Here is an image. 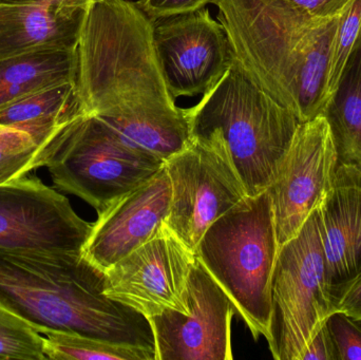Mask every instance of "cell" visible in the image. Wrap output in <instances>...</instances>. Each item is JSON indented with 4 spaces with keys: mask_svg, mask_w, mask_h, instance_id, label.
Masks as SVG:
<instances>
[{
    "mask_svg": "<svg viewBox=\"0 0 361 360\" xmlns=\"http://www.w3.org/2000/svg\"><path fill=\"white\" fill-rule=\"evenodd\" d=\"M326 327L336 347L338 360H361V323L343 311H335Z\"/></svg>",
    "mask_w": 361,
    "mask_h": 360,
    "instance_id": "25",
    "label": "cell"
},
{
    "mask_svg": "<svg viewBox=\"0 0 361 360\" xmlns=\"http://www.w3.org/2000/svg\"><path fill=\"white\" fill-rule=\"evenodd\" d=\"M44 148L23 131L12 128L0 131V184L44 167Z\"/></svg>",
    "mask_w": 361,
    "mask_h": 360,
    "instance_id": "22",
    "label": "cell"
},
{
    "mask_svg": "<svg viewBox=\"0 0 361 360\" xmlns=\"http://www.w3.org/2000/svg\"><path fill=\"white\" fill-rule=\"evenodd\" d=\"M337 311H343L361 323V276L345 294Z\"/></svg>",
    "mask_w": 361,
    "mask_h": 360,
    "instance_id": "28",
    "label": "cell"
},
{
    "mask_svg": "<svg viewBox=\"0 0 361 360\" xmlns=\"http://www.w3.org/2000/svg\"><path fill=\"white\" fill-rule=\"evenodd\" d=\"M235 309L195 257L188 283V313L165 311L148 318L157 360H231Z\"/></svg>",
    "mask_w": 361,
    "mask_h": 360,
    "instance_id": "12",
    "label": "cell"
},
{
    "mask_svg": "<svg viewBox=\"0 0 361 360\" xmlns=\"http://www.w3.org/2000/svg\"><path fill=\"white\" fill-rule=\"evenodd\" d=\"M319 207L278 251L267 340L276 360H300L307 345L336 311L326 285Z\"/></svg>",
    "mask_w": 361,
    "mask_h": 360,
    "instance_id": "6",
    "label": "cell"
},
{
    "mask_svg": "<svg viewBox=\"0 0 361 360\" xmlns=\"http://www.w3.org/2000/svg\"><path fill=\"white\" fill-rule=\"evenodd\" d=\"M92 226L38 178L0 184V252L82 253Z\"/></svg>",
    "mask_w": 361,
    "mask_h": 360,
    "instance_id": "8",
    "label": "cell"
},
{
    "mask_svg": "<svg viewBox=\"0 0 361 360\" xmlns=\"http://www.w3.org/2000/svg\"><path fill=\"white\" fill-rule=\"evenodd\" d=\"M89 4L44 0L0 6V58L39 51L76 50Z\"/></svg>",
    "mask_w": 361,
    "mask_h": 360,
    "instance_id": "16",
    "label": "cell"
},
{
    "mask_svg": "<svg viewBox=\"0 0 361 360\" xmlns=\"http://www.w3.org/2000/svg\"><path fill=\"white\" fill-rule=\"evenodd\" d=\"M171 200V180L164 165L152 179L99 213L82 255L105 272L162 230Z\"/></svg>",
    "mask_w": 361,
    "mask_h": 360,
    "instance_id": "13",
    "label": "cell"
},
{
    "mask_svg": "<svg viewBox=\"0 0 361 360\" xmlns=\"http://www.w3.org/2000/svg\"><path fill=\"white\" fill-rule=\"evenodd\" d=\"M361 32V0H351L339 17L329 67L328 103L336 91Z\"/></svg>",
    "mask_w": 361,
    "mask_h": 360,
    "instance_id": "24",
    "label": "cell"
},
{
    "mask_svg": "<svg viewBox=\"0 0 361 360\" xmlns=\"http://www.w3.org/2000/svg\"><path fill=\"white\" fill-rule=\"evenodd\" d=\"M44 163L56 190L78 197L99 213L166 162L129 145L97 116L82 113L47 146Z\"/></svg>",
    "mask_w": 361,
    "mask_h": 360,
    "instance_id": "5",
    "label": "cell"
},
{
    "mask_svg": "<svg viewBox=\"0 0 361 360\" xmlns=\"http://www.w3.org/2000/svg\"><path fill=\"white\" fill-rule=\"evenodd\" d=\"M337 167L338 154L326 116L300 123L267 190L279 249L300 232L326 200Z\"/></svg>",
    "mask_w": 361,
    "mask_h": 360,
    "instance_id": "9",
    "label": "cell"
},
{
    "mask_svg": "<svg viewBox=\"0 0 361 360\" xmlns=\"http://www.w3.org/2000/svg\"><path fill=\"white\" fill-rule=\"evenodd\" d=\"M82 110L129 145L169 161L192 144L159 66L152 21L135 2L91 0L76 46Z\"/></svg>",
    "mask_w": 361,
    "mask_h": 360,
    "instance_id": "1",
    "label": "cell"
},
{
    "mask_svg": "<svg viewBox=\"0 0 361 360\" xmlns=\"http://www.w3.org/2000/svg\"><path fill=\"white\" fill-rule=\"evenodd\" d=\"M171 186L166 226L195 254L206 230L248 198L231 162L192 142L165 163Z\"/></svg>",
    "mask_w": 361,
    "mask_h": 360,
    "instance_id": "7",
    "label": "cell"
},
{
    "mask_svg": "<svg viewBox=\"0 0 361 360\" xmlns=\"http://www.w3.org/2000/svg\"><path fill=\"white\" fill-rule=\"evenodd\" d=\"M152 21L159 66L175 99L207 92L235 61L226 30L206 8Z\"/></svg>",
    "mask_w": 361,
    "mask_h": 360,
    "instance_id": "11",
    "label": "cell"
},
{
    "mask_svg": "<svg viewBox=\"0 0 361 360\" xmlns=\"http://www.w3.org/2000/svg\"><path fill=\"white\" fill-rule=\"evenodd\" d=\"M82 113L85 112L75 82H63L27 95L0 110V126L27 133L46 150L59 130Z\"/></svg>",
    "mask_w": 361,
    "mask_h": 360,
    "instance_id": "18",
    "label": "cell"
},
{
    "mask_svg": "<svg viewBox=\"0 0 361 360\" xmlns=\"http://www.w3.org/2000/svg\"><path fill=\"white\" fill-rule=\"evenodd\" d=\"M351 0H214L219 14L269 48L288 49L326 21L341 16Z\"/></svg>",
    "mask_w": 361,
    "mask_h": 360,
    "instance_id": "15",
    "label": "cell"
},
{
    "mask_svg": "<svg viewBox=\"0 0 361 360\" xmlns=\"http://www.w3.org/2000/svg\"><path fill=\"white\" fill-rule=\"evenodd\" d=\"M300 360H338L336 347L326 323L307 345Z\"/></svg>",
    "mask_w": 361,
    "mask_h": 360,
    "instance_id": "27",
    "label": "cell"
},
{
    "mask_svg": "<svg viewBox=\"0 0 361 360\" xmlns=\"http://www.w3.org/2000/svg\"><path fill=\"white\" fill-rule=\"evenodd\" d=\"M44 354L53 360H157L156 351L66 332L46 331Z\"/></svg>",
    "mask_w": 361,
    "mask_h": 360,
    "instance_id": "21",
    "label": "cell"
},
{
    "mask_svg": "<svg viewBox=\"0 0 361 360\" xmlns=\"http://www.w3.org/2000/svg\"><path fill=\"white\" fill-rule=\"evenodd\" d=\"M326 285L337 311L361 276V170L338 163L332 188L319 207Z\"/></svg>",
    "mask_w": 361,
    "mask_h": 360,
    "instance_id": "14",
    "label": "cell"
},
{
    "mask_svg": "<svg viewBox=\"0 0 361 360\" xmlns=\"http://www.w3.org/2000/svg\"><path fill=\"white\" fill-rule=\"evenodd\" d=\"M4 129H6V127L0 126V131L4 130Z\"/></svg>",
    "mask_w": 361,
    "mask_h": 360,
    "instance_id": "30",
    "label": "cell"
},
{
    "mask_svg": "<svg viewBox=\"0 0 361 360\" xmlns=\"http://www.w3.org/2000/svg\"><path fill=\"white\" fill-rule=\"evenodd\" d=\"M0 306L39 333L66 332L156 351L149 321L105 294V272L82 253L0 252Z\"/></svg>",
    "mask_w": 361,
    "mask_h": 360,
    "instance_id": "2",
    "label": "cell"
},
{
    "mask_svg": "<svg viewBox=\"0 0 361 360\" xmlns=\"http://www.w3.org/2000/svg\"><path fill=\"white\" fill-rule=\"evenodd\" d=\"M212 1L214 0H137V6L148 18L154 20L200 10Z\"/></svg>",
    "mask_w": 361,
    "mask_h": 360,
    "instance_id": "26",
    "label": "cell"
},
{
    "mask_svg": "<svg viewBox=\"0 0 361 360\" xmlns=\"http://www.w3.org/2000/svg\"><path fill=\"white\" fill-rule=\"evenodd\" d=\"M324 116L332 130L338 163L361 170V32Z\"/></svg>",
    "mask_w": 361,
    "mask_h": 360,
    "instance_id": "20",
    "label": "cell"
},
{
    "mask_svg": "<svg viewBox=\"0 0 361 360\" xmlns=\"http://www.w3.org/2000/svg\"><path fill=\"white\" fill-rule=\"evenodd\" d=\"M80 1L90 2V0H80Z\"/></svg>",
    "mask_w": 361,
    "mask_h": 360,
    "instance_id": "31",
    "label": "cell"
},
{
    "mask_svg": "<svg viewBox=\"0 0 361 360\" xmlns=\"http://www.w3.org/2000/svg\"><path fill=\"white\" fill-rule=\"evenodd\" d=\"M279 245L269 192L248 197L202 237L195 257L224 290L255 340L269 337L271 277Z\"/></svg>",
    "mask_w": 361,
    "mask_h": 360,
    "instance_id": "4",
    "label": "cell"
},
{
    "mask_svg": "<svg viewBox=\"0 0 361 360\" xmlns=\"http://www.w3.org/2000/svg\"><path fill=\"white\" fill-rule=\"evenodd\" d=\"M44 0H0V6H15V4H36Z\"/></svg>",
    "mask_w": 361,
    "mask_h": 360,
    "instance_id": "29",
    "label": "cell"
},
{
    "mask_svg": "<svg viewBox=\"0 0 361 360\" xmlns=\"http://www.w3.org/2000/svg\"><path fill=\"white\" fill-rule=\"evenodd\" d=\"M339 17L310 30L297 49L290 109L301 123L324 114L328 105L329 67Z\"/></svg>",
    "mask_w": 361,
    "mask_h": 360,
    "instance_id": "17",
    "label": "cell"
},
{
    "mask_svg": "<svg viewBox=\"0 0 361 360\" xmlns=\"http://www.w3.org/2000/svg\"><path fill=\"white\" fill-rule=\"evenodd\" d=\"M46 360L44 335L31 323L0 306V360Z\"/></svg>",
    "mask_w": 361,
    "mask_h": 360,
    "instance_id": "23",
    "label": "cell"
},
{
    "mask_svg": "<svg viewBox=\"0 0 361 360\" xmlns=\"http://www.w3.org/2000/svg\"><path fill=\"white\" fill-rule=\"evenodd\" d=\"M195 255L167 228L105 271V294L146 318L188 313Z\"/></svg>",
    "mask_w": 361,
    "mask_h": 360,
    "instance_id": "10",
    "label": "cell"
},
{
    "mask_svg": "<svg viewBox=\"0 0 361 360\" xmlns=\"http://www.w3.org/2000/svg\"><path fill=\"white\" fill-rule=\"evenodd\" d=\"M184 110L192 142L222 154L250 198L269 190L301 123L237 59L197 105Z\"/></svg>",
    "mask_w": 361,
    "mask_h": 360,
    "instance_id": "3",
    "label": "cell"
},
{
    "mask_svg": "<svg viewBox=\"0 0 361 360\" xmlns=\"http://www.w3.org/2000/svg\"><path fill=\"white\" fill-rule=\"evenodd\" d=\"M75 75L76 50L0 58V110L49 87L75 82Z\"/></svg>",
    "mask_w": 361,
    "mask_h": 360,
    "instance_id": "19",
    "label": "cell"
}]
</instances>
